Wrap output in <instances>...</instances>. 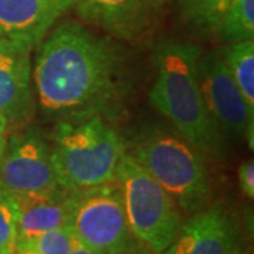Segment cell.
I'll use <instances>...</instances> for the list:
<instances>
[{"label": "cell", "mask_w": 254, "mask_h": 254, "mask_svg": "<svg viewBox=\"0 0 254 254\" xmlns=\"http://www.w3.org/2000/svg\"><path fill=\"white\" fill-rule=\"evenodd\" d=\"M115 181L123 195L131 235L161 254L173 245L182 226L178 205L151 174L126 151L119 160Z\"/></svg>", "instance_id": "obj_5"}, {"label": "cell", "mask_w": 254, "mask_h": 254, "mask_svg": "<svg viewBox=\"0 0 254 254\" xmlns=\"http://www.w3.org/2000/svg\"><path fill=\"white\" fill-rule=\"evenodd\" d=\"M164 6L165 0H75L73 3L83 21L115 38L133 43L158 26Z\"/></svg>", "instance_id": "obj_9"}, {"label": "cell", "mask_w": 254, "mask_h": 254, "mask_svg": "<svg viewBox=\"0 0 254 254\" xmlns=\"http://www.w3.org/2000/svg\"><path fill=\"white\" fill-rule=\"evenodd\" d=\"M33 82L43 113L55 122H112L125 109L130 89L122 47L73 20L58 24L40 43Z\"/></svg>", "instance_id": "obj_1"}, {"label": "cell", "mask_w": 254, "mask_h": 254, "mask_svg": "<svg viewBox=\"0 0 254 254\" xmlns=\"http://www.w3.org/2000/svg\"><path fill=\"white\" fill-rule=\"evenodd\" d=\"M125 153L118 131L102 118L60 120L51 145V160L60 185L76 190L115 182Z\"/></svg>", "instance_id": "obj_3"}, {"label": "cell", "mask_w": 254, "mask_h": 254, "mask_svg": "<svg viewBox=\"0 0 254 254\" xmlns=\"http://www.w3.org/2000/svg\"><path fill=\"white\" fill-rule=\"evenodd\" d=\"M31 51L0 44V115L13 125H26L34 115Z\"/></svg>", "instance_id": "obj_12"}, {"label": "cell", "mask_w": 254, "mask_h": 254, "mask_svg": "<svg viewBox=\"0 0 254 254\" xmlns=\"http://www.w3.org/2000/svg\"><path fill=\"white\" fill-rule=\"evenodd\" d=\"M17 205L0 190V254H11L17 235Z\"/></svg>", "instance_id": "obj_17"}, {"label": "cell", "mask_w": 254, "mask_h": 254, "mask_svg": "<svg viewBox=\"0 0 254 254\" xmlns=\"http://www.w3.org/2000/svg\"><path fill=\"white\" fill-rule=\"evenodd\" d=\"M215 33L226 44L254 40V0H235L219 20Z\"/></svg>", "instance_id": "obj_15"}, {"label": "cell", "mask_w": 254, "mask_h": 254, "mask_svg": "<svg viewBox=\"0 0 254 254\" xmlns=\"http://www.w3.org/2000/svg\"><path fill=\"white\" fill-rule=\"evenodd\" d=\"M126 153L151 174L185 213L192 215L208 205L212 195L208 167L202 153L181 134L151 127L133 140Z\"/></svg>", "instance_id": "obj_4"}, {"label": "cell", "mask_w": 254, "mask_h": 254, "mask_svg": "<svg viewBox=\"0 0 254 254\" xmlns=\"http://www.w3.org/2000/svg\"><path fill=\"white\" fill-rule=\"evenodd\" d=\"M161 254H240L236 216L222 203L199 209Z\"/></svg>", "instance_id": "obj_10"}, {"label": "cell", "mask_w": 254, "mask_h": 254, "mask_svg": "<svg viewBox=\"0 0 254 254\" xmlns=\"http://www.w3.org/2000/svg\"><path fill=\"white\" fill-rule=\"evenodd\" d=\"M219 54L254 112V40L227 44Z\"/></svg>", "instance_id": "obj_14"}, {"label": "cell", "mask_w": 254, "mask_h": 254, "mask_svg": "<svg viewBox=\"0 0 254 254\" xmlns=\"http://www.w3.org/2000/svg\"><path fill=\"white\" fill-rule=\"evenodd\" d=\"M7 128H9V122L4 119V116L0 115V161L4 155L6 147H7Z\"/></svg>", "instance_id": "obj_20"}, {"label": "cell", "mask_w": 254, "mask_h": 254, "mask_svg": "<svg viewBox=\"0 0 254 254\" xmlns=\"http://www.w3.org/2000/svg\"><path fill=\"white\" fill-rule=\"evenodd\" d=\"M200 53L190 41H160L151 57L155 81L148 98L190 145L216 157L222 153L223 136L202 96L198 81Z\"/></svg>", "instance_id": "obj_2"}, {"label": "cell", "mask_w": 254, "mask_h": 254, "mask_svg": "<svg viewBox=\"0 0 254 254\" xmlns=\"http://www.w3.org/2000/svg\"><path fill=\"white\" fill-rule=\"evenodd\" d=\"M235 0H178L184 18L200 33H215L219 20Z\"/></svg>", "instance_id": "obj_16"}, {"label": "cell", "mask_w": 254, "mask_h": 254, "mask_svg": "<svg viewBox=\"0 0 254 254\" xmlns=\"http://www.w3.org/2000/svg\"><path fill=\"white\" fill-rule=\"evenodd\" d=\"M198 81L206 108L223 138L245 137L253 148L254 112L249 108L219 51L200 53Z\"/></svg>", "instance_id": "obj_8"}, {"label": "cell", "mask_w": 254, "mask_h": 254, "mask_svg": "<svg viewBox=\"0 0 254 254\" xmlns=\"http://www.w3.org/2000/svg\"><path fill=\"white\" fill-rule=\"evenodd\" d=\"M239 184L247 198H254V163L253 160H247L237 170Z\"/></svg>", "instance_id": "obj_19"}, {"label": "cell", "mask_w": 254, "mask_h": 254, "mask_svg": "<svg viewBox=\"0 0 254 254\" xmlns=\"http://www.w3.org/2000/svg\"><path fill=\"white\" fill-rule=\"evenodd\" d=\"M0 190L13 199L63 190L51 160V145L34 127L7 141L0 161Z\"/></svg>", "instance_id": "obj_7"}, {"label": "cell", "mask_w": 254, "mask_h": 254, "mask_svg": "<svg viewBox=\"0 0 254 254\" xmlns=\"http://www.w3.org/2000/svg\"><path fill=\"white\" fill-rule=\"evenodd\" d=\"M71 254H99V253H96L95 250H92V249H89L88 246H85L83 243H81L78 239H75Z\"/></svg>", "instance_id": "obj_21"}, {"label": "cell", "mask_w": 254, "mask_h": 254, "mask_svg": "<svg viewBox=\"0 0 254 254\" xmlns=\"http://www.w3.org/2000/svg\"><path fill=\"white\" fill-rule=\"evenodd\" d=\"M14 202L18 210L16 245H34L37 237L48 230L69 226L71 190L63 188L46 195L17 198Z\"/></svg>", "instance_id": "obj_13"}, {"label": "cell", "mask_w": 254, "mask_h": 254, "mask_svg": "<svg viewBox=\"0 0 254 254\" xmlns=\"http://www.w3.org/2000/svg\"><path fill=\"white\" fill-rule=\"evenodd\" d=\"M75 0H0V44L33 51Z\"/></svg>", "instance_id": "obj_11"}, {"label": "cell", "mask_w": 254, "mask_h": 254, "mask_svg": "<svg viewBox=\"0 0 254 254\" xmlns=\"http://www.w3.org/2000/svg\"><path fill=\"white\" fill-rule=\"evenodd\" d=\"M69 227L81 243L96 253L127 254L134 250L123 195L115 182L71 190Z\"/></svg>", "instance_id": "obj_6"}, {"label": "cell", "mask_w": 254, "mask_h": 254, "mask_svg": "<svg viewBox=\"0 0 254 254\" xmlns=\"http://www.w3.org/2000/svg\"><path fill=\"white\" fill-rule=\"evenodd\" d=\"M75 239L71 227H58L40 235L34 240V247L38 254H71Z\"/></svg>", "instance_id": "obj_18"}]
</instances>
